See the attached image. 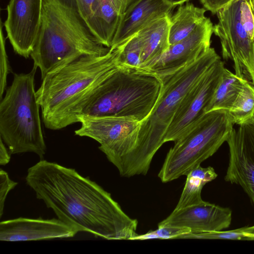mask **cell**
<instances>
[{
	"instance_id": "obj_28",
	"label": "cell",
	"mask_w": 254,
	"mask_h": 254,
	"mask_svg": "<svg viewBox=\"0 0 254 254\" xmlns=\"http://www.w3.org/2000/svg\"><path fill=\"white\" fill-rule=\"evenodd\" d=\"M79 10L90 28L94 13L99 0H76Z\"/></svg>"
},
{
	"instance_id": "obj_30",
	"label": "cell",
	"mask_w": 254,
	"mask_h": 254,
	"mask_svg": "<svg viewBox=\"0 0 254 254\" xmlns=\"http://www.w3.org/2000/svg\"><path fill=\"white\" fill-rule=\"evenodd\" d=\"M0 141V164L5 165L10 161L11 153L7 150L1 137Z\"/></svg>"
},
{
	"instance_id": "obj_15",
	"label": "cell",
	"mask_w": 254,
	"mask_h": 254,
	"mask_svg": "<svg viewBox=\"0 0 254 254\" xmlns=\"http://www.w3.org/2000/svg\"><path fill=\"white\" fill-rule=\"evenodd\" d=\"M77 232L58 218L19 217L1 221L0 240L17 242L66 238Z\"/></svg>"
},
{
	"instance_id": "obj_20",
	"label": "cell",
	"mask_w": 254,
	"mask_h": 254,
	"mask_svg": "<svg viewBox=\"0 0 254 254\" xmlns=\"http://www.w3.org/2000/svg\"><path fill=\"white\" fill-rule=\"evenodd\" d=\"M248 81L224 67L217 88L204 113L215 110L229 111Z\"/></svg>"
},
{
	"instance_id": "obj_8",
	"label": "cell",
	"mask_w": 254,
	"mask_h": 254,
	"mask_svg": "<svg viewBox=\"0 0 254 254\" xmlns=\"http://www.w3.org/2000/svg\"><path fill=\"white\" fill-rule=\"evenodd\" d=\"M216 14L213 30L223 59L233 62L237 75L254 85V15L249 0H235Z\"/></svg>"
},
{
	"instance_id": "obj_22",
	"label": "cell",
	"mask_w": 254,
	"mask_h": 254,
	"mask_svg": "<svg viewBox=\"0 0 254 254\" xmlns=\"http://www.w3.org/2000/svg\"><path fill=\"white\" fill-rule=\"evenodd\" d=\"M227 111L234 124L238 126L254 120V85L247 82Z\"/></svg>"
},
{
	"instance_id": "obj_4",
	"label": "cell",
	"mask_w": 254,
	"mask_h": 254,
	"mask_svg": "<svg viewBox=\"0 0 254 254\" xmlns=\"http://www.w3.org/2000/svg\"><path fill=\"white\" fill-rule=\"evenodd\" d=\"M220 59L210 47L196 60L179 68L156 74L161 82L160 94L151 113L140 123L124 177L147 174L154 156L165 143L168 128L183 98Z\"/></svg>"
},
{
	"instance_id": "obj_10",
	"label": "cell",
	"mask_w": 254,
	"mask_h": 254,
	"mask_svg": "<svg viewBox=\"0 0 254 254\" xmlns=\"http://www.w3.org/2000/svg\"><path fill=\"white\" fill-rule=\"evenodd\" d=\"M224 67V63L220 59L187 93L168 128L165 142H174L204 114L205 109L217 88Z\"/></svg>"
},
{
	"instance_id": "obj_2",
	"label": "cell",
	"mask_w": 254,
	"mask_h": 254,
	"mask_svg": "<svg viewBox=\"0 0 254 254\" xmlns=\"http://www.w3.org/2000/svg\"><path fill=\"white\" fill-rule=\"evenodd\" d=\"M121 64L117 48L103 56H82L47 74L36 91L45 127L58 130L77 123L85 102Z\"/></svg>"
},
{
	"instance_id": "obj_31",
	"label": "cell",
	"mask_w": 254,
	"mask_h": 254,
	"mask_svg": "<svg viewBox=\"0 0 254 254\" xmlns=\"http://www.w3.org/2000/svg\"><path fill=\"white\" fill-rule=\"evenodd\" d=\"M168 4L175 7L178 5L183 4L185 2L189 1V0H164Z\"/></svg>"
},
{
	"instance_id": "obj_12",
	"label": "cell",
	"mask_w": 254,
	"mask_h": 254,
	"mask_svg": "<svg viewBox=\"0 0 254 254\" xmlns=\"http://www.w3.org/2000/svg\"><path fill=\"white\" fill-rule=\"evenodd\" d=\"M229 146L226 182L239 185L254 205V120L233 128Z\"/></svg>"
},
{
	"instance_id": "obj_26",
	"label": "cell",
	"mask_w": 254,
	"mask_h": 254,
	"mask_svg": "<svg viewBox=\"0 0 254 254\" xmlns=\"http://www.w3.org/2000/svg\"><path fill=\"white\" fill-rule=\"evenodd\" d=\"M0 99H2V95L6 85L7 76L8 74L10 68L8 57L5 50V39L4 37L2 27L4 25L0 20Z\"/></svg>"
},
{
	"instance_id": "obj_18",
	"label": "cell",
	"mask_w": 254,
	"mask_h": 254,
	"mask_svg": "<svg viewBox=\"0 0 254 254\" xmlns=\"http://www.w3.org/2000/svg\"><path fill=\"white\" fill-rule=\"evenodd\" d=\"M170 16L166 15L154 20L136 34L142 48L141 68L169 48Z\"/></svg>"
},
{
	"instance_id": "obj_19",
	"label": "cell",
	"mask_w": 254,
	"mask_h": 254,
	"mask_svg": "<svg viewBox=\"0 0 254 254\" xmlns=\"http://www.w3.org/2000/svg\"><path fill=\"white\" fill-rule=\"evenodd\" d=\"M206 9L196 7L191 3L181 4L170 18L169 41L170 45L190 35L206 18Z\"/></svg>"
},
{
	"instance_id": "obj_21",
	"label": "cell",
	"mask_w": 254,
	"mask_h": 254,
	"mask_svg": "<svg viewBox=\"0 0 254 254\" xmlns=\"http://www.w3.org/2000/svg\"><path fill=\"white\" fill-rule=\"evenodd\" d=\"M217 177L214 169L210 166L203 168L199 165L191 170L187 175L185 187L175 210L201 202L203 200L201 193L203 187Z\"/></svg>"
},
{
	"instance_id": "obj_14",
	"label": "cell",
	"mask_w": 254,
	"mask_h": 254,
	"mask_svg": "<svg viewBox=\"0 0 254 254\" xmlns=\"http://www.w3.org/2000/svg\"><path fill=\"white\" fill-rule=\"evenodd\" d=\"M232 211L203 200L201 202L173 211L158 224V227H185L191 232L222 231L231 223Z\"/></svg>"
},
{
	"instance_id": "obj_16",
	"label": "cell",
	"mask_w": 254,
	"mask_h": 254,
	"mask_svg": "<svg viewBox=\"0 0 254 254\" xmlns=\"http://www.w3.org/2000/svg\"><path fill=\"white\" fill-rule=\"evenodd\" d=\"M174 7L164 0H140L128 7L118 26L111 49H116L154 20L170 14Z\"/></svg>"
},
{
	"instance_id": "obj_32",
	"label": "cell",
	"mask_w": 254,
	"mask_h": 254,
	"mask_svg": "<svg viewBox=\"0 0 254 254\" xmlns=\"http://www.w3.org/2000/svg\"><path fill=\"white\" fill-rule=\"evenodd\" d=\"M245 240H254V233L247 234L245 237Z\"/></svg>"
},
{
	"instance_id": "obj_33",
	"label": "cell",
	"mask_w": 254,
	"mask_h": 254,
	"mask_svg": "<svg viewBox=\"0 0 254 254\" xmlns=\"http://www.w3.org/2000/svg\"><path fill=\"white\" fill-rule=\"evenodd\" d=\"M254 15V0H249Z\"/></svg>"
},
{
	"instance_id": "obj_5",
	"label": "cell",
	"mask_w": 254,
	"mask_h": 254,
	"mask_svg": "<svg viewBox=\"0 0 254 254\" xmlns=\"http://www.w3.org/2000/svg\"><path fill=\"white\" fill-rule=\"evenodd\" d=\"M161 87L154 73L121 64L94 90L78 117H124L141 122L156 105Z\"/></svg>"
},
{
	"instance_id": "obj_9",
	"label": "cell",
	"mask_w": 254,
	"mask_h": 254,
	"mask_svg": "<svg viewBox=\"0 0 254 254\" xmlns=\"http://www.w3.org/2000/svg\"><path fill=\"white\" fill-rule=\"evenodd\" d=\"M81 127L75 131L80 136L91 138L122 177L135 146L140 122L129 117H93L79 116Z\"/></svg>"
},
{
	"instance_id": "obj_11",
	"label": "cell",
	"mask_w": 254,
	"mask_h": 254,
	"mask_svg": "<svg viewBox=\"0 0 254 254\" xmlns=\"http://www.w3.org/2000/svg\"><path fill=\"white\" fill-rule=\"evenodd\" d=\"M43 0H10L3 24L14 51L25 58L32 52L40 26Z\"/></svg>"
},
{
	"instance_id": "obj_25",
	"label": "cell",
	"mask_w": 254,
	"mask_h": 254,
	"mask_svg": "<svg viewBox=\"0 0 254 254\" xmlns=\"http://www.w3.org/2000/svg\"><path fill=\"white\" fill-rule=\"evenodd\" d=\"M190 232V229L185 227H161L145 234L137 235L133 240L178 239L180 236Z\"/></svg>"
},
{
	"instance_id": "obj_3",
	"label": "cell",
	"mask_w": 254,
	"mask_h": 254,
	"mask_svg": "<svg viewBox=\"0 0 254 254\" xmlns=\"http://www.w3.org/2000/svg\"><path fill=\"white\" fill-rule=\"evenodd\" d=\"M102 44L82 16L76 0H43L40 28L31 57L42 79L85 56H103Z\"/></svg>"
},
{
	"instance_id": "obj_7",
	"label": "cell",
	"mask_w": 254,
	"mask_h": 254,
	"mask_svg": "<svg viewBox=\"0 0 254 254\" xmlns=\"http://www.w3.org/2000/svg\"><path fill=\"white\" fill-rule=\"evenodd\" d=\"M234 123L228 112L215 110L203 114L174 141L158 177L163 183L187 176L212 156L227 141Z\"/></svg>"
},
{
	"instance_id": "obj_1",
	"label": "cell",
	"mask_w": 254,
	"mask_h": 254,
	"mask_svg": "<svg viewBox=\"0 0 254 254\" xmlns=\"http://www.w3.org/2000/svg\"><path fill=\"white\" fill-rule=\"evenodd\" d=\"M27 184L58 219L77 233L109 240H133L138 221L96 182L75 169L41 160L28 169Z\"/></svg>"
},
{
	"instance_id": "obj_27",
	"label": "cell",
	"mask_w": 254,
	"mask_h": 254,
	"mask_svg": "<svg viewBox=\"0 0 254 254\" xmlns=\"http://www.w3.org/2000/svg\"><path fill=\"white\" fill-rule=\"evenodd\" d=\"M17 185V183L12 181L8 174L4 170L0 171V217H1L4 202L8 192Z\"/></svg>"
},
{
	"instance_id": "obj_23",
	"label": "cell",
	"mask_w": 254,
	"mask_h": 254,
	"mask_svg": "<svg viewBox=\"0 0 254 254\" xmlns=\"http://www.w3.org/2000/svg\"><path fill=\"white\" fill-rule=\"evenodd\" d=\"M117 48L120 50V60L122 64L141 67L142 48L136 34Z\"/></svg>"
},
{
	"instance_id": "obj_13",
	"label": "cell",
	"mask_w": 254,
	"mask_h": 254,
	"mask_svg": "<svg viewBox=\"0 0 254 254\" xmlns=\"http://www.w3.org/2000/svg\"><path fill=\"white\" fill-rule=\"evenodd\" d=\"M213 29L210 18L206 17L190 35L170 45L165 52L143 69L158 74L179 68L194 61L210 48Z\"/></svg>"
},
{
	"instance_id": "obj_6",
	"label": "cell",
	"mask_w": 254,
	"mask_h": 254,
	"mask_svg": "<svg viewBox=\"0 0 254 254\" xmlns=\"http://www.w3.org/2000/svg\"><path fill=\"white\" fill-rule=\"evenodd\" d=\"M37 68L14 74L0 103V134L11 154L30 152L42 158L46 146L34 86Z\"/></svg>"
},
{
	"instance_id": "obj_24",
	"label": "cell",
	"mask_w": 254,
	"mask_h": 254,
	"mask_svg": "<svg viewBox=\"0 0 254 254\" xmlns=\"http://www.w3.org/2000/svg\"><path fill=\"white\" fill-rule=\"evenodd\" d=\"M254 233V225L229 231L193 233L184 234L178 239L245 240L248 234Z\"/></svg>"
},
{
	"instance_id": "obj_29",
	"label": "cell",
	"mask_w": 254,
	"mask_h": 254,
	"mask_svg": "<svg viewBox=\"0 0 254 254\" xmlns=\"http://www.w3.org/2000/svg\"><path fill=\"white\" fill-rule=\"evenodd\" d=\"M235 0H200L204 8L212 14L217 11Z\"/></svg>"
},
{
	"instance_id": "obj_17",
	"label": "cell",
	"mask_w": 254,
	"mask_h": 254,
	"mask_svg": "<svg viewBox=\"0 0 254 254\" xmlns=\"http://www.w3.org/2000/svg\"><path fill=\"white\" fill-rule=\"evenodd\" d=\"M131 0H99L90 28L99 41L111 48L121 20Z\"/></svg>"
}]
</instances>
